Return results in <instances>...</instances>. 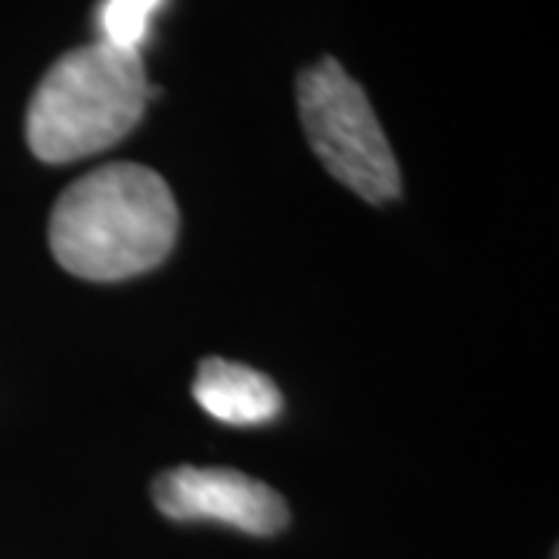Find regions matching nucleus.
<instances>
[{"label":"nucleus","instance_id":"obj_1","mask_svg":"<svg viewBox=\"0 0 559 559\" xmlns=\"http://www.w3.org/2000/svg\"><path fill=\"white\" fill-rule=\"evenodd\" d=\"M47 240L75 277L100 283L138 277L165 261L178 240V202L156 171L116 162L62 193Z\"/></svg>","mask_w":559,"mask_h":559},{"label":"nucleus","instance_id":"obj_2","mask_svg":"<svg viewBox=\"0 0 559 559\" xmlns=\"http://www.w3.org/2000/svg\"><path fill=\"white\" fill-rule=\"evenodd\" d=\"M150 103L138 50L106 40L62 53L28 106L25 134L40 162H75L116 146L134 131Z\"/></svg>","mask_w":559,"mask_h":559},{"label":"nucleus","instance_id":"obj_3","mask_svg":"<svg viewBox=\"0 0 559 559\" xmlns=\"http://www.w3.org/2000/svg\"><path fill=\"white\" fill-rule=\"evenodd\" d=\"M296 94L305 134L326 171L360 200H395L401 193L399 162L358 81L333 57H323L301 72Z\"/></svg>","mask_w":559,"mask_h":559},{"label":"nucleus","instance_id":"obj_4","mask_svg":"<svg viewBox=\"0 0 559 559\" xmlns=\"http://www.w3.org/2000/svg\"><path fill=\"white\" fill-rule=\"evenodd\" d=\"M153 498L168 520L224 522L249 535H277L289 522L286 500L271 485L237 469H168L153 485Z\"/></svg>","mask_w":559,"mask_h":559},{"label":"nucleus","instance_id":"obj_5","mask_svg":"<svg viewBox=\"0 0 559 559\" xmlns=\"http://www.w3.org/2000/svg\"><path fill=\"white\" fill-rule=\"evenodd\" d=\"M193 399L209 417L230 426H264L280 417L283 395L264 373L224 358L202 360Z\"/></svg>","mask_w":559,"mask_h":559},{"label":"nucleus","instance_id":"obj_6","mask_svg":"<svg viewBox=\"0 0 559 559\" xmlns=\"http://www.w3.org/2000/svg\"><path fill=\"white\" fill-rule=\"evenodd\" d=\"M159 7L162 0H106L97 13L100 40L140 53V44L146 40V32H150V20Z\"/></svg>","mask_w":559,"mask_h":559}]
</instances>
